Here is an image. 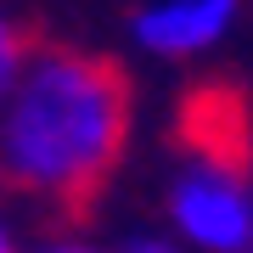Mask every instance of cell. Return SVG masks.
<instances>
[{
    "mask_svg": "<svg viewBox=\"0 0 253 253\" xmlns=\"http://www.w3.org/2000/svg\"><path fill=\"white\" fill-rule=\"evenodd\" d=\"M129 135V84L107 56L45 45L28 51L0 101V180L79 208L113 174Z\"/></svg>",
    "mask_w": 253,
    "mask_h": 253,
    "instance_id": "6da1fadb",
    "label": "cell"
},
{
    "mask_svg": "<svg viewBox=\"0 0 253 253\" xmlns=\"http://www.w3.org/2000/svg\"><path fill=\"white\" fill-rule=\"evenodd\" d=\"M0 253H23L17 236H11V225H6V214H0Z\"/></svg>",
    "mask_w": 253,
    "mask_h": 253,
    "instance_id": "52a82bcc",
    "label": "cell"
},
{
    "mask_svg": "<svg viewBox=\"0 0 253 253\" xmlns=\"http://www.w3.org/2000/svg\"><path fill=\"white\" fill-rule=\"evenodd\" d=\"M28 51H34V45H28V34L6 17V11H0V101H6V90L17 84V73H23V62H28Z\"/></svg>",
    "mask_w": 253,
    "mask_h": 253,
    "instance_id": "277c9868",
    "label": "cell"
},
{
    "mask_svg": "<svg viewBox=\"0 0 253 253\" xmlns=\"http://www.w3.org/2000/svg\"><path fill=\"white\" fill-rule=\"evenodd\" d=\"M242 0H152L135 11L129 34L152 56H197L236 28Z\"/></svg>",
    "mask_w": 253,
    "mask_h": 253,
    "instance_id": "3957f363",
    "label": "cell"
},
{
    "mask_svg": "<svg viewBox=\"0 0 253 253\" xmlns=\"http://www.w3.org/2000/svg\"><path fill=\"white\" fill-rule=\"evenodd\" d=\"M169 225L197 253H253V191L225 158L203 152L169 186Z\"/></svg>",
    "mask_w": 253,
    "mask_h": 253,
    "instance_id": "7a4b0ae2",
    "label": "cell"
},
{
    "mask_svg": "<svg viewBox=\"0 0 253 253\" xmlns=\"http://www.w3.org/2000/svg\"><path fill=\"white\" fill-rule=\"evenodd\" d=\"M28 253H101V248H84V242H45V248H28Z\"/></svg>",
    "mask_w": 253,
    "mask_h": 253,
    "instance_id": "8992f818",
    "label": "cell"
},
{
    "mask_svg": "<svg viewBox=\"0 0 253 253\" xmlns=\"http://www.w3.org/2000/svg\"><path fill=\"white\" fill-rule=\"evenodd\" d=\"M118 253H180V242L163 236V231H135V236H124V248H118Z\"/></svg>",
    "mask_w": 253,
    "mask_h": 253,
    "instance_id": "5b68a950",
    "label": "cell"
}]
</instances>
